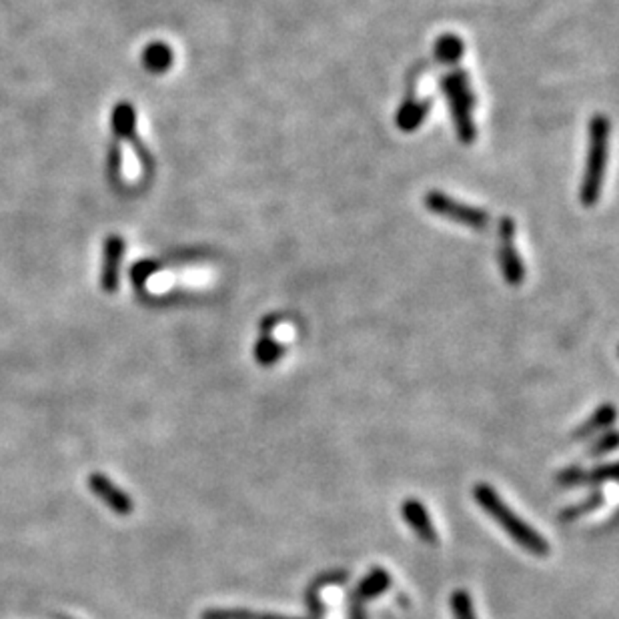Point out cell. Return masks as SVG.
<instances>
[{"label":"cell","instance_id":"cell-6","mask_svg":"<svg viewBox=\"0 0 619 619\" xmlns=\"http://www.w3.org/2000/svg\"><path fill=\"white\" fill-rule=\"evenodd\" d=\"M513 234H515L513 221H512V218H504V221H501V226H499V239H501L499 265H501V273H504V277H505L507 283L520 285L521 281L525 279V267H523L520 255H517V250H515Z\"/></svg>","mask_w":619,"mask_h":619},{"label":"cell","instance_id":"cell-16","mask_svg":"<svg viewBox=\"0 0 619 619\" xmlns=\"http://www.w3.org/2000/svg\"><path fill=\"white\" fill-rule=\"evenodd\" d=\"M435 54H437V59L443 60V62L457 60L461 54H464V43H461L457 36L445 35V36H441L437 41Z\"/></svg>","mask_w":619,"mask_h":619},{"label":"cell","instance_id":"cell-17","mask_svg":"<svg viewBox=\"0 0 619 619\" xmlns=\"http://www.w3.org/2000/svg\"><path fill=\"white\" fill-rule=\"evenodd\" d=\"M451 611L456 619H477L473 611L472 598H469L467 591L457 590L451 595Z\"/></svg>","mask_w":619,"mask_h":619},{"label":"cell","instance_id":"cell-3","mask_svg":"<svg viewBox=\"0 0 619 619\" xmlns=\"http://www.w3.org/2000/svg\"><path fill=\"white\" fill-rule=\"evenodd\" d=\"M443 91L448 92V100L451 107V116L456 121L457 135L465 145H472L475 139V127L472 119V108L475 105V97L472 86H469L467 73L464 70H453L441 81Z\"/></svg>","mask_w":619,"mask_h":619},{"label":"cell","instance_id":"cell-4","mask_svg":"<svg viewBox=\"0 0 619 619\" xmlns=\"http://www.w3.org/2000/svg\"><path fill=\"white\" fill-rule=\"evenodd\" d=\"M423 202H425V209L431 210L433 215L449 218V221H453V223L465 225V226H469V229L483 231L489 226V215L485 213V210L472 207V205H465V202H459L445 193L431 191L425 194Z\"/></svg>","mask_w":619,"mask_h":619},{"label":"cell","instance_id":"cell-1","mask_svg":"<svg viewBox=\"0 0 619 619\" xmlns=\"http://www.w3.org/2000/svg\"><path fill=\"white\" fill-rule=\"evenodd\" d=\"M473 497L477 499V504L488 512V515H491L493 520L504 528V531H507V534L512 536V539L517 545H521L523 550H528L534 555L550 553V544L545 542V537L539 536L536 529H531V525L525 523L521 517H517L512 509L501 501L496 489L481 483L473 489Z\"/></svg>","mask_w":619,"mask_h":619},{"label":"cell","instance_id":"cell-8","mask_svg":"<svg viewBox=\"0 0 619 619\" xmlns=\"http://www.w3.org/2000/svg\"><path fill=\"white\" fill-rule=\"evenodd\" d=\"M124 258V239L119 234H111L105 241L103 249V271H100V287L105 293H115L119 289L121 265Z\"/></svg>","mask_w":619,"mask_h":619},{"label":"cell","instance_id":"cell-19","mask_svg":"<svg viewBox=\"0 0 619 619\" xmlns=\"http://www.w3.org/2000/svg\"><path fill=\"white\" fill-rule=\"evenodd\" d=\"M603 504V497H601V493H593V496L590 499H585L582 501L579 505H574V507H567V509H563V513H561V520L563 521H571V520H577L579 515H585V513H590L593 512V509H598L599 505Z\"/></svg>","mask_w":619,"mask_h":619},{"label":"cell","instance_id":"cell-5","mask_svg":"<svg viewBox=\"0 0 619 619\" xmlns=\"http://www.w3.org/2000/svg\"><path fill=\"white\" fill-rule=\"evenodd\" d=\"M113 127H115V137L121 140H129V145L135 148L137 156L140 159V164H143L145 172L153 171L155 163L151 159V155L143 145V140L137 137V127H135V108H132L129 103H119L115 107L113 113Z\"/></svg>","mask_w":619,"mask_h":619},{"label":"cell","instance_id":"cell-18","mask_svg":"<svg viewBox=\"0 0 619 619\" xmlns=\"http://www.w3.org/2000/svg\"><path fill=\"white\" fill-rule=\"evenodd\" d=\"M121 171H123V151H121L119 139H115L111 143V148H108V161H107V172L113 185L119 183Z\"/></svg>","mask_w":619,"mask_h":619},{"label":"cell","instance_id":"cell-21","mask_svg":"<svg viewBox=\"0 0 619 619\" xmlns=\"http://www.w3.org/2000/svg\"><path fill=\"white\" fill-rule=\"evenodd\" d=\"M617 448V435L615 431H609V433L603 435V439H599L598 443L593 445V449H590L591 456H603V453L614 451Z\"/></svg>","mask_w":619,"mask_h":619},{"label":"cell","instance_id":"cell-14","mask_svg":"<svg viewBox=\"0 0 619 619\" xmlns=\"http://www.w3.org/2000/svg\"><path fill=\"white\" fill-rule=\"evenodd\" d=\"M201 619H293L275 614H257V611L245 609H207Z\"/></svg>","mask_w":619,"mask_h":619},{"label":"cell","instance_id":"cell-7","mask_svg":"<svg viewBox=\"0 0 619 619\" xmlns=\"http://www.w3.org/2000/svg\"><path fill=\"white\" fill-rule=\"evenodd\" d=\"M86 485H89V489L95 493V496L103 501V504L111 509L115 515L127 517L132 513V509H135V504H132L129 493L123 491L121 488H116V485L103 473L89 475Z\"/></svg>","mask_w":619,"mask_h":619},{"label":"cell","instance_id":"cell-20","mask_svg":"<svg viewBox=\"0 0 619 619\" xmlns=\"http://www.w3.org/2000/svg\"><path fill=\"white\" fill-rule=\"evenodd\" d=\"M281 355V349L269 339H263L257 347V359L261 363H273Z\"/></svg>","mask_w":619,"mask_h":619},{"label":"cell","instance_id":"cell-11","mask_svg":"<svg viewBox=\"0 0 619 619\" xmlns=\"http://www.w3.org/2000/svg\"><path fill=\"white\" fill-rule=\"evenodd\" d=\"M427 107L425 103H417L415 99L405 100V105L399 108L397 113V124L399 129L403 131H415L423 123V119L427 116Z\"/></svg>","mask_w":619,"mask_h":619},{"label":"cell","instance_id":"cell-22","mask_svg":"<svg viewBox=\"0 0 619 619\" xmlns=\"http://www.w3.org/2000/svg\"><path fill=\"white\" fill-rule=\"evenodd\" d=\"M57 619H70V617H65V615H59Z\"/></svg>","mask_w":619,"mask_h":619},{"label":"cell","instance_id":"cell-9","mask_svg":"<svg viewBox=\"0 0 619 619\" xmlns=\"http://www.w3.org/2000/svg\"><path fill=\"white\" fill-rule=\"evenodd\" d=\"M403 517L405 521L411 525V528L417 531V536L423 539V542L427 544H435L437 542V534L433 529V523H431L429 515L425 512V507H423L419 501L409 499L403 504Z\"/></svg>","mask_w":619,"mask_h":619},{"label":"cell","instance_id":"cell-13","mask_svg":"<svg viewBox=\"0 0 619 619\" xmlns=\"http://www.w3.org/2000/svg\"><path fill=\"white\" fill-rule=\"evenodd\" d=\"M614 419H615V409H614V405H603V407H599V409L591 415V419H590V421H585L583 425L577 429V433H575L574 437H575V439H583V437H587V435L595 433V431L606 429V427L611 425V423H614Z\"/></svg>","mask_w":619,"mask_h":619},{"label":"cell","instance_id":"cell-12","mask_svg":"<svg viewBox=\"0 0 619 619\" xmlns=\"http://www.w3.org/2000/svg\"><path fill=\"white\" fill-rule=\"evenodd\" d=\"M143 60L147 70L161 75L172 65V51L164 43H153L148 44V49L145 51Z\"/></svg>","mask_w":619,"mask_h":619},{"label":"cell","instance_id":"cell-2","mask_svg":"<svg viewBox=\"0 0 619 619\" xmlns=\"http://www.w3.org/2000/svg\"><path fill=\"white\" fill-rule=\"evenodd\" d=\"M609 151V119L603 115H595L590 123V151H587L585 171L579 186V199L583 207H593L599 199L603 172L607 164Z\"/></svg>","mask_w":619,"mask_h":619},{"label":"cell","instance_id":"cell-15","mask_svg":"<svg viewBox=\"0 0 619 619\" xmlns=\"http://www.w3.org/2000/svg\"><path fill=\"white\" fill-rule=\"evenodd\" d=\"M389 575L387 571L383 569H375L373 574L365 579V582L357 587V599H369L375 598L377 593H383V590L389 585Z\"/></svg>","mask_w":619,"mask_h":619},{"label":"cell","instance_id":"cell-10","mask_svg":"<svg viewBox=\"0 0 619 619\" xmlns=\"http://www.w3.org/2000/svg\"><path fill=\"white\" fill-rule=\"evenodd\" d=\"M615 480V465H601L595 467L593 472H579V469H569V472L559 475V481L563 485H585V483H601Z\"/></svg>","mask_w":619,"mask_h":619}]
</instances>
